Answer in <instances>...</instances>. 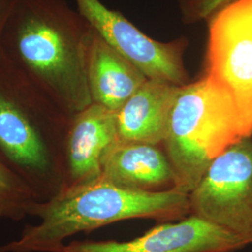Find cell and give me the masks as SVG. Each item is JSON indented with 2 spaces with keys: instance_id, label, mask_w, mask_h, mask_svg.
<instances>
[{
  "instance_id": "30bf717a",
  "label": "cell",
  "mask_w": 252,
  "mask_h": 252,
  "mask_svg": "<svg viewBox=\"0 0 252 252\" xmlns=\"http://www.w3.org/2000/svg\"><path fill=\"white\" fill-rule=\"evenodd\" d=\"M99 180L142 192L176 189V178L162 146L119 141L105 159Z\"/></svg>"
},
{
  "instance_id": "8992f818",
  "label": "cell",
  "mask_w": 252,
  "mask_h": 252,
  "mask_svg": "<svg viewBox=\"0 0 252 252\" xmlns=\"http://www.w3.org/2000/svg\"><path fill=\"white\" fill-rule=\"evenodd\" d=\"M205 75L232 94L252 136V0H234L209 18Z\"/></svg>"
},
{
  "instance_id": "ba28073f",
  "label": "cell",
  "mask_w": 252,
  "mask_h": 252,
  "mask_svg": "<svg viewBox=\"0 0 252 252\" xmlns=\"http://www.w3.org/2000/svg\"><path fill=\"white\" fill-rule=\"evenodd\" d=\"M247 246L236 235L189 215L160 222L131 240L71 241L62 252H235Z\"/></svg>"
},
{
  "instance_id": "52a82bcc",
  "label": "cell",
  "mask_w": 252,
  "mask_h": 252,
  "mask_svg": "<svg viewBox=\"0 0 252 252\" xmlns=\"http://www.w3.org/2000/svg\"><path fill=\"white\" fill-rule=\"evenodd\" d=\"M75 1L78 12L92 29L136 65L149 80L176 86L189 83L183 63L188 45L185 38L170 42L154 40L100 0Z\"/></svg>"
},
{
  "instance_id": "277c9868",
  "label": "cell",
  "mask_w": 252,
  "mask_h": 252,
  "mask_svg": "<svg viewBox=\"0 0 252 252\" xmlns=\"http://www.w3.org/2000/svg\"><path fill=\"white\" fill-rule=\"evenodd\" d=\"M248 137L232 94L204 75L180 86L162 147L171 163L176 189L189 194L226 150Z\"/></svg>"
},
{
  "instance_id": "7a4b0ae2",
  "label": "cell",
  "mask_w": 252,
  "mask_h": 252,
  "mask_svg": "<svg viewBox=\"0 0 252 252\" xmlns=\"http://www.w3.org/2000/svg\"><path fill=\"white\" fill-rule=\"evenodd\" d=\"M190 215L189 194L178 189L142 192L98 180L63 191L45 202H36L27 225L17 239L0 246V252H62L65 240L118 221L150 219L175 221Z\"/></svg>"
},
{
  "instance_id": "5b68a950",
  "label": "cell",
  "mask_w": 252,
  "mask_h": 252,
  "mask_svg": "<svg viewBox=\"0 0 252 252\" xmlns=\"http://www.w3.org/2000/svg\"><path fill=\"white\" fill-rule=\"evenodd\" d=\"M189 198L190 215L252 246V136L220 154Z\"/></svg>"
},
{
  "instance_id": "4fadbf2b",
  "label": "cell",
  "mask_w": 252,
  "mask_h": 252,
  "mask_svg": "<svg viewBox=\"0 0 252 252\" xmlns=\"http://www.w3.org/2000/svg\"><path fill=\"white\" fill-rule=\"evenodd\" d=\"M37 201L34 192L0 155V220L18 221L31 216Z\"/></svg>"
},
{
  "instance_id": "8fae6325",
  "label": "cell",
  "mask_w": 252,
  "mask_h": 252,
  "mask_svg": "<svg viewBox=\"0 0 252 252\" xmlns=\"http://www.w3.org/2000/svg\"><path fill=\"white\" fill-rule=\"evenodd\" d=\"M148 80L136 65L93 32L87 58L93 103L117 112Z\"/></svg>"
},
{
  "instance_id": "6da1fadb",
  "label": "cell",
  "mask_w": 252,
  "mask_h": 252,
  "mask_svg": "<svg viewBox=\"0 0 252 252\" xmlns=\"http://www.w3.org/2000/svg\"><path fill=\"white\" fill-rule=\"evenodd\" d=\"M94 30L64 0H17L1 52L70 117L92 102L87 58Z\"/></svg>"
},
{
  "instance_id": "3957f363",
  "label": "cell",
  "mask_w": 252,
  "mask_h": 252,
  "mask_svg": "<svg viewBox=\"0 0 252 252\" xmlns=\"http://www.w3.org/2000/svg\"><path fill=\"white\" fill-rule=\"evenodd\" d=\"M70 118L0 54V155L39 202L62 190L63 139Z\"/></svg>"
},
{
  "instance_id": "9a60e30c",
  "label": "cell",
  "mask_w": 252,
  "mask_h": 252,
  "mask_svg": "<svg viewBox=\"0 0 252 252\" xmlns=\"http://www.w3.org/2000/svg\"><path fill=\"white\" fill-rule=\"evenodd\" d=\"M17 0H0V54L1 52V36L6 21Z\"/></svg>"
},
{
  "instance_id": "7c38bea8",
  "label": "cell",
  "mask_w": 252,
  "mask_h": 252,
  "mask_svg": "<svg viewBox=\"0 0 252 252\" xmlns=\"http://www.w3.org/2000/svg\"><path fill=\"white\" fill-rule=\"evenodd\" d=\"M179 87L146 81L116 112L120 140L162 146Z\"/></svg>"
},
{
  "instance_id": "9c48e42d",
  "label": "cell",
  "mask_w": 252,
  "mask_h": 252,
  "mask_svg": "<svg viewBox=\"0 0 252 252\" xmlns=\"http://www.w3.org/2000/svg\"><path fill=\"white\" fill-rule=\"evenodd\" d=\"M119 141L115 111L92 103L70 118L63 139L61 192L99 180L104 161Z\"/></svg>"
},
{
  "instance_id": "5bb4252c",
  "label": "cell",
  "mask_w": 252,
  "mask_h": 252,
  "mask_svg": "<svg viewBox=\"0 0 252 252\" xmlns=\"http://www.w3.org/2000/svg\"><path fill=\"white\" fill-rule=\"evenodd\" d=\"M234 0H181L182 16L186 23L209 19L219 9Z\"/></svg>"
}]
</instances>
